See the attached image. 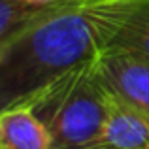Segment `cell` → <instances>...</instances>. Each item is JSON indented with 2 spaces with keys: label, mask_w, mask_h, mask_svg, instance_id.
Instances as JSON below:
<instances>
[{
  "label": "cell",
  "mask_w": 149,
  "mask_h": 149,
  "mask_svg": "<svg viewBox=\"0 0 149 149\" xmlns=\"http://www.w3.org/2000/svg\"><path fill=\"white\" fill-rule=\"evenodd\" d=\"M51 136V149H91L100 138L108 111V91L95 58L74 68L26 104Z\"/></svg>",
  "instance_id": "cell-2"
},
{
  "label": "cell",
  "mask_w": 149,
  "mask_h": 149,
  "mask_svg": "<svg viewBox=\"0 0 149 149\" xmlns=\"http://www.w3.org/2000/svg\"><path fill=\"white\" fill-rule=\"evenodd\" d=\"M0 149H51L47 128L26 106L0 113Z\"/></svg>",
  "instance_id": "cell-5"
},
{
  "label": "cell",
  "mask_w": 149,
  "mask_h": 149,
  "mask_svg": "<svg viewBox=\"0 0 149 149\" xmlns=\"http://www.w3.org/2000/svg\"><path fill=\"white\" fill-rule=\"evenodd\" d=\"M104 87L149 117V62L123 51H100L95 58Z\"/></svg>",
  "instance_id": "cell-3"
},
{
  "label": "cell",
  "mask_w": 149,
  "mask_h": 149,
  "mask_svg": "<svg viewBox=\"0 0 149 149\" xmlns=\"http://www.w3.org/2000/svg\"><path fill=\"white\" fill-rule=\"evenodd\" d=\"M47 6H30L21 0H0V51L15 36L29 29Z\"/></svg>",
  "instance_id": "cell-6"
},
{
  "label": "cell",
  "mask_w": 149,
  "mask_h": 149,
  "mask_svg": "<svg viewBox=\"0 0 149 149\" xmlns=\"http://www.w3.org/2000/svg\"><path fill=\"white\" fill-rule=\"evenodd\" d=\"M25 4H30V6H47V4H53L55 0H21Z\"/></svg>",
  "instance_id": "cell-8"
},
{
  "label": "cell",
  "mask_w": 149,
  "mask_h": 149,
  "mask_svg": "<svg viewBox=\"0 0 149 149\" xmlns=\"http://www.w3.org/2000/svg\"><path fill=\"white\" fill-rule=\"evenodd\" d=\"M91 149H149V117L108 91L106 121Z\"/></svg>",
  "instance_id": "cell-4"
},
{
  "label": "cell",
  "mask_w": 149,
  "mask_h": 149,
  "mask_svg": "<svg viewBox=\"0 0 149 149\" xmlns=\"http://www.w3.org/2000/svg\"><path fill=\"white\" fill-rule=\"evenodd\" d=\"M98 53L100 38L89 0H55L0 51V113L26 104Z\"/></svg>",
  "instance_id": "cell-1"
},
{
  "label": "cell",
  "mask_w": 149,
  "mask_h": 149,
  "mask_svg": "<svg viewBox=\"0 0 149 149\" xmlns=\"http://www.w3.org/2000/svg\"><path fill=\"white\" fill-rule=\"evenodd\" d=\"M104 51H123L149 62V19L119 29Z\"/></svg>",
  "instance_id": "cell-7"
}]
</instances>
